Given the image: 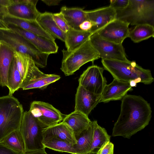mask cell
I'll list each match as a JSON object with an SVG mask.
<instances>
[{"label": "cell", "mask_w": 154, "mask_h": 154, "mask_svg": "<svg viewBox=\"0 0 154 154\" xmlns=\"http://www.w3.org/2000/svg\"><path fill=\"white\" fill-rule=\"evenodd\" d=\"M91 34L90 31H85L70 28L66 33L64 42L66 50L72 51L79 47L89 38Z\"/></svg>", "instance_id": "d4e9b609"}, {"label": "cell", "mask_w": 154, "mask_h": 154, "mask_svg": "<svg viewBox=\"0 0 154 154\" xmlns=\"http://www.w3.org/2000/svg\"><path fill=\"white\" fill-rule=\"evenodd\" d=\"M0 142L18 153L23 154L26 151L25 142L19 130L12 132Z\"/></svg>", "instance_id": "4316f807"}, {"label": "cell", "mask_w": 154, "mask_h": 154, "mask_svg": "<svg viewBox=\"0 0 154 154\" xmlns=\"http://www.w3.org/2000/svg\"><path fill=\"white\" fill-rule=\"evenodd\" d=\"M14 2V0H0V6L7 8Z\"/></svg>", "instance_id": "74e56055"}, {"label": "cell", "mask_w": 154, "mask_h": 154, "mask_svg": "<svg viewBox=\"0 0 154 154\" xmlns=\"http://www.w3.org/2000/svg\"><path fill=\"white\" fill-rule=\"evenodd\" d=\"M154 37V26L148 24H141L136 25L130 30L128 37L134 43H137Z\"/></svg>", "instance_id": "484cf974"}, {"label": "cell", "mask_w": 154, "mask_h": 154, "mask_svg": "<svg viewBox=\"0 0 154 154\" xmlns=\"http://www.w3.org/2000/svg\"><path fill=\"white\" fill-rule=\"evenodd\" d=\"M14 52L0 42V86H7L8 72L14 57Z\"/></svg>", "instance_id": "44dd1931"}, {"label": "cell", "mask_w": 154, "mask_h": 154, "mask_svg": "<svg viewBox=\"0 0 154 154\" xmlns=\"http://www.w3.org/2000/svg\"><path fill=\"white\" fill-rule=\"evenodd\" d=\"M45 149L35 151H26L23 154H48L45 151Z\"/></svg>", "instance_id": "f35d334b"}, {"label": "cell", "mask_w": 154, "mask_h": 154, "mask_svg": "<svg viewBox=\"0 0 154 154\" xmlns=\"http://www.w3.org/2000/svg\"><path fill=\"white\" fill-rule=\"evenodd\" d=\"M9 28L8 25L0 18V29H7Z\"/></svg>", "instance_id": "60d3db41"}, {"label": "cell", "mask_w": 154, "mask_h": 154, "mask_svg": "<svg viewBox=\"0 0 154 154\" xmlns=\"http://www.w3.org/2000/svg\"><path fill=\"white\" fill-rule=\"evenodd\" d=\"M129 25L128 23L116 19L96 33L106 40L117 44H122L124 40L128 37L130 31Z\"/></svg>", "instance_id": "7c38bea8"}, {"label": "cell", "mask_w": 154, "mask_h": 154, "mask_svg": "<svg viewBox=\"0 0 154 154\" xmlns=\"http://www.w3.org/2000/svg\"><path fill=\"white\" fill-rule=\"evenodd\" d=\"M42 143L45 148L58 152L76 154L72 145L55 137H44Z\"/></svg>", "instance_id": "f546056e"}, {"label": "cell", "mask_w": 154, "mask_h": 154, "mask_svg": "<svg viewBox=\"0 0 154 154\" xmlns=\"http://www.w3.org/2000/svg\"><path fill=\"white\" fill-rule=\"evenodd\" d=\"M104 69L97 65L88 67L79 78V85L95 94H101L107 85L106 79L103 75Z\"/></svg>", "instance_id": "30bf717a"}, {"label": "cell", "mask_w": 154, "mask_h": 154, "mask_svg": "<svg viewBox=\"0 0 154 154\" xmlns=\"http://www.w3.org/2000/svg\"><path fill=\"white\" fill-rule=\"evenodd\" d=\"M60 75L55 74H45L43 76L32 81L23 87V90L33 88L44 89L50 84L59 80Z\"/></svg>", "instance_id": "4dcf8cb0"}, {"label": "cell", "mask_w": 154, "mask_h": 154, "mask_svg": "<svg viewBox=\"0 0 154 154\" xmlns=\"http://www.w3.org/2000/svg\"><path fill=\"white\" fill-rule=\"evenodd\" d=\"M0 42L14 52L27 54L32 58L37 66L44 68L50 55L41 52L20 35L10 29H0Z\"/></svg>", "instance_id": "5b68a950"}, {"label": "cell", "mask_w": 154, "mask_h": 154, "mask_svg": "<svg viewBox=\"0 0 154 154\" xmlns=\"http://www.w3.org/2000/svg\"><path fill=\"white\" fill-rule=\"evenodd\" d=\"M60 69L64 75L73 74L85 64L99 58L98 54L92 46L89 38L83 45L72 51L63 49Z\"/></svg>", "instance_id": "8992f818"}, {"label": "cell", "mask_w": 154, "mask_h": 154, "mask_svg": "<svg viewBox=\"0 0 154 154\" xmlns=\"http://www.w3.org/2000/svg\"><path fill=\"white\" fill-rule=\"evenodd\" d=\"M18 100L9 95L0 97V141L20 129L24 112Z\"/></svg>", "instance_id": "3957f363"}, {"label": "cell", "mask_w": 154, "mask_h": 154, "mask_svg": "<svg viewBox=\"0 0 154 154\" xmlns=\"http://www.w3.org/2000/svg\"><path fill=\"white\" fill-rule=\"evenodd\" d=\"M62 122L71 128L75 136L87 128L91 121L88 116L80 112L74 111L66 116Z\"/></svg>", "instance_id": "603a6c76"}, {"label": "cell", "mask_w": 154, "mask_h": 154, "mask_svg": "<svg viewBox=\"0 0 154 154\" xmlns=\"http://www.w3.org/2000/svg\"><path fill=\"white\" fill-rule=\"evenodd\" d=\"M88 20L92 24V34L97 32L110 22L116 19V11L109 6L86 11Z\"/></svg>", "instance_id": "2e32d148"}, {"label": "cell", "mask_w": 154, "mask_h": 154, "mask_svg": "<svg viewBox=\"0 0 154 154\" xmlns=\"http://www.w3.org/2000/svg\"><path fill=\"white\" fill-rule=\"evenodd\" d=\"M130 85L131 87H136L137 85V83L134 80H132L131 81L129 82Z\"/></svg>", "instance_id": "b9f144b4"}, {"label": "cell", "mask_w": 154, "mask_h": 154, "mask_svg": "<svg viewBox=\"0 0 154 154\" xmlns=\"http://www.w3.org/2000/svg\"><path fill=\"white\" fill-rule=\"evenodd\" d=\"M104 69L109 72L114 78L129 83L140 78L141 82L146 85L151 84L154 81L151 72L137 65L134 61L128 62L102 59Z\"/></svg>", "instance_id": "7a4b0ae2"}, {"label": "cell", "mask_w": 154, "mask_h": 154, "mask_svg": "<svg viewBox=\"0 0 154 154\" xmlns=\"http://www.w3.org/2000/svg\"><path fill=\"white\" fill-rule=\"evenodd\" d=\"M85 154H97V153L95 152H89Z\"/></svg>", "instance_id": "7bdbcfd3"}, {"label": "cell", "mask_w": 154, "mask_h": 154, "mask_svg": "<svg viewBox=\"0 0 154 154\" xmlns=\"http://www.w3.org/2000/svg\"><path fill=\"white\" fill-rule=\"evenodd\" d=\"M52 14L48 12H40L36 20L43 29L54 39L57 38L65 42L66 33L57 26L53 19Z\"/></svg>", "instance_id": "ffe728a7"}, {"label": "cell", "mask_w": 154, "mask_h": 154, "mask_svg": "<svg viewBox=\"0 0 154 154\" xmlns=\"http://www.w3.org/2000/svg\"><path fill=\"white\" fill-rule=\"evenodd\" d=\"M152 112L149 103L142 97L126 94L122 99L120 114L114 125L112 136L130 138L149 124Z\"/></svg>", "instance_id": "6da1fadb"}, {"label": "cell", "mask_w": 154, "mask_h": 154, "mask_svg": "<svg viewBox=\"0 0 154 154\" xmlns=\"http://www.w3.org/2000/svg\"><path fill=\"white\" fill-rule=\"evenodd\" d=\"M101 95L97 94L79 85L75 95V111L88 116L91 111L100 102Z\"/></svg>", "instance_id": "9a60e30c"}, {"label": "cell", "mask_w": 154, "mask_h": 154, "mask_svg": "<svg viewBox=\"0 0 154 154\" xmlns=\"http://www.w3.org/2000/svg\"><path fill=\"white\" fill-rule=\"evenodd\" d=\"M2 20L8 25H12L51 40L55 41V39L44 30L36 20H25L12 16L8 14L3 16Z\"/></svg>", "instance_id": "ac0fdd59"}, {"label": "cell", "mask_w": 154, "mask_h": 154, "mask_svg": "<svg viewBox=\"0 0 154 154\" xmlns=\"http://www.w3.org/2000/svg\"><path fill=\"white\" fill-rule=\"evenodd\" d=\"M94 127V121H91L90 125L79 134L75 136L76 144L72 145L76 154H85L89 152Z\"/></svg>", "instance_id": "cb8c5ba5"}, {"label": "cell", "mask_w": 154, "mask_h": 154, "mask_svg": "<svg viewBox=\"0 0 154 154\" xmlns=\"http://www.w3.org/2000/svg\"><path fill=\"white\" fill-rule=\"evenodd\" d=\"M133 90L129 83L114 78L106 85L101 94L100 102L107 103L122 99L128 91Z\"/></svg>", "instance_id": "e0dca14e"}, {"label": "cell", "mask_w": 154, "mask_h": 154, "mask_svg": "<svg viewBox=\"0 0 154 154\" xmlns=\"http://www.w3.org/2000/svg\"><path fill=\"white\" fill-rule=\"evenodd\" d=\"M14 58L22 80L20 88L45 74L38 69L29 55L15 51Z\"/></svg>", "instance_id": "8fae6325"}, {"label": "cell", "mask_w": 154, "mask_h": 154, "mask_svg": "<svg viewBox=\"0 0 154 154\" xmlns=\"http://www.w3.org/2000/svg\"><path fill=\"white\" fill-rule=\"evenodd\" d=\"M47 127L29 111L24 112L19 130L25 142L26 151L45 149L42 143V132Z\"/></svg>", "instance_id": "52a82bcc"}, {"label": "cell", "mask_w": 154, "mask_h": 154, "mask_svg": "<svg viewBox=\"0 0 154 154\" xmlns=\"http://www.w3.org/2000/svg\"><path fill=\"white\" fill-rule=\"evenodd\" d=\"M90 43L102 59L128 62L122 44H117L106 40L96 32L89 38Z\"/></svg>", "instance_id": "ba28073f"}, {"label": "cell", "mask_w": 154, "mask_h": 154, "mask_svg": "<svg viewBox=\"0 0 154 154\" xmlns=\"http://www.w3.org/2000/svg\"><path fill=\"white\" fill-rule=\"evenodd\" d=\"M29 111L47 127L61 122L65 117L52 105L43 101H33Z\"/></svg>", "instance_id": "9c48e42d"}, {"label": "cell", "mask_w": 154, "mask_h": 154, "mask_svg": "<svg viewBox=\"0 0 154 154\" xmlns=\"http://www.w3.org/2000/svg\"><path fill=\"white\" fill-rule=\"evenodd\" d=\"M109 6L116 11L123 9L128 5L129 0H111Z\"/></svg>", "instance_id": "d6a6232c"}, {"label": "cell", "mask_w": 154, "mask_h": 154, "mask_svg": "<svg viewBox=\"0 0 154 154\" xmlns=\"http://www.w3.org/2000/svg\"><path fill=\"white\" fill-rule=\"evenodd\" d=\"M0 154H22L11 149L0 142Z\"/></svg>", "instance_id": "e575fe53"}, {"label": "cell", "mask_w": 154, "mask_h": 154, "mask_svg": "<svg viewBox=\"0 0 154 154\" xmlns=\"http://www.w3.org/2000/svg\"><path fill=\"white\" fill-rule=\"evenodd\" d=\"M116 19L137 25L154 26V0H129L127 6L116 11Z\"/></svg>", "instance_id": "277c9868"}, {"label": "cell", "mask_w": 154, "mask_h": 154, "mask_svg": "<svg viewBox=\"0 0 154 154\" xmlns=\"http://www.w3.org/2000/svg\"><path fill=\"white\" fill-rule=\"evenodd\" d=\"M7 87L9 90L8 95L12 96L14 92L20 88L22 80L14 57L9 69L7 77Z\"/></svg>", "instance_id": "f1b7e54d"}, {"label": "cell", "mask_w": 154, "mask_h": 154, "mask_svg": "<svg viewBox=\"0 0 154 154\" xmlns=\"http://www.w3.org/2000/svg\"><path fill=\"white\" fill-rule=\"evenodd\" d=\"M9 28L17 32L36 48L41 52L49 54H56L58 47L55 41L36 35L12 25H8Z\"/></svg>", "instance_id": "5bb4252c"}, {"label": "cell", "mask_w": 154, "mask_h": 154, "mask_svg": "<svg viewBox=\"0 0 154 154\" xmlns=\"http://www.w3.org/2000/svg\"><path fill=\"white\" fill-rule=\"evenodd\" d=\"M7 14V8L0 6V18L2 19L3 16Z\"/></svg>", "instance_id": "ab89813d"}, {"label": "cell", "mask_w": 154, "mask_h": 154, "mask_svg": "<svg viewBox=\"0 0 154 154\" xmlns=\"http://www.w3.org/2000/svg\"><path fill=\"white\" fill-rule=\"evenodd\" d=\"M60 12L69 27L73 29L80 30V24L84 21L88 20L86 11L84 10L83 8H69L63 6L60 9Z\"/></svg>", "instance_id": "7402d4cb"}, {"label": "cell", "mask_w": 154, "mask_h": 154, "mask_svg": "<svg viewBox=\"0 0 154 154\" xmlns=\"http://www.w3.org/2000/svg\"><path fill=\"white\" fill-rule=\"evenodd\" d=\"M92 26L91 22L89 20H85L82 23L79 25L81 30L85 31H90Z\"/></svg>", "instance_id": "d590c367"}, {"label": "cell", "mask_w": 154, "mask_h": 154, "mask_svg": "<svg viewBox=\"0 0 154 154\" xmlns=\"http://www.w3.org/2000/svg\"><path fill=\"white\" fill-rule=\"evenodd\" d=\"M53 19L58 27L66 33L70 29L62 14L60 13L53 14Z\"/></svg>", "instance_id": "1f68e13d"}, {"label": "cell", "mask_w": 154, "mask_h": 154, "mask_svg": "<svg viewBox=\"0 0 154 154\" xmlns=\"http://www.w3.org/2000/svg\"><path fill=\"white\" fill-rule=\"evenodd\" d=\"M114 144L108 141L105 143L99 150L97 154H113Z\"/></svg>", "instance_id": "836d02e7"}, {"label": "cell", "mask_w": 154, "mask_h": 154, "mask_svg": "<svg viewBox=\"0 0 154 154\" xmlns=\"http://www.w3.org/2000/svg\"><path fill=\"white\" fill-rule=\"evenodd\" d=\"M110 136L104 128L99 126L94 121V127L92 143L89 152L96 153L106 142L110 140Z\"/></svg>", "instance_id": "83f0119b"}, {"label": "cell", "mask_w": 154, "mask_h": 154, "mask_svg": "<svg viewBox=\"0 0 154 154\" xmlns=\"http://www.w3.org/2000/svg\"><path fill=\"white\" fill-rule=\"evenodd\" d=\"M42 1L49 6L58 5L61 1V0H42Z\"/></svg>", "instance_id": "8d00e7d4"}, {"label": "cell", "mask_w": 154, "mask_h": 154, "mask_svg": "<svg viewBox=\"0 0 154 154\" xmlns=\"http://www.w3.org/2000/svg\"><path fill=\"white\" fill-rule=\"evenodd\" d=\"M44 137H55L73 145L77 140L71 128L62 122L54 125L45 128L43 131Z\"/></svg>", "instance_id": "d6986e66"}, {"label": "cell", "mask_w": 154, "mask_h": 154, "mask_svg": "<svg viewBox=\"0 0 154 154\" xmlns=\"http://www.w3.org/2000/svg\"><path fill=\"white\" fill-rule=\"evenodd\" d=\"M38 0H14L7 8V14L25 20H36L40 12L36 8Z\"/></svg>", "instance_id": "4fadbf2b"}]
</instances>
